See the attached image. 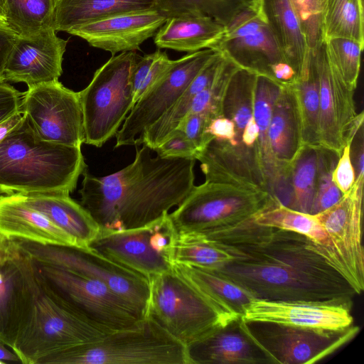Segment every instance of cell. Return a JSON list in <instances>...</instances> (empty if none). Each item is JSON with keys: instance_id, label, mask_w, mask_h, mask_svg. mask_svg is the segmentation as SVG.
Here are the masks:
<instances>
[{"instance_id": "ffe728a7", "label": "cell", "mask_w": 364, "mask_h": 364, "mask_svg": "<svg viewBox=\"0 0 364 364\" xmlns=\"http://www.w3.org/2000/svg\"><path fill=\"white\" fill-rule=\"evenodd\" d=\"M167 19L159 9L127 13L82 25L68 33L114 55L139 49Z\"/></svg>"}, {"instance_id": "7bdbcfd3", "label": "cell", "mask_w": 364, "mask_h": 364, "mask_svg": "<svg viewBox=\"0 0 364 364\" xmlns=\"http://www.w3.org/2000/svg\"><path fill=\"white\" fill-rule=\"evenodd\" d=\"M309 48L315 52L324 41L323 0H290Z\"/></svg>"}, {"instance_id": "db71d44e", "label": "cell", "mask_w": 364, "mask_h": 364, "mask_svg": "<svg viewBox=\"0 0 364 364\" xmlns=\"http://www.w3.org/2000/svg\"><path fill=\"white\" fill-rule=\"evenodd\" d=\"M6 20L5 0H0V23H4Z\"/></svg>"}, {"instance_id": "ee69618b", "label": "cell", "mask_w": 364, "mask_h": 364, "mask_svg": "<svg viewBox=\"0 0 364 364\" xmlns=\"http://www.w3.org/2000/svg\"><path fill=\"white\" fill-rule=\"evenodd\" d=\"M213 119L205 113L188 114L182 120L177 129L197 148L198 151L203 149L214 136L207 130Z\"/></svg>"}, {"instance_id": "4fadbf2b", "label": "cell", "mask_w": 364, "mask_h": 364, "mask_svg": "<svg viewBox=\"0 0 364 364\" xmlns=\"http://www.w3.org/2000/svg\"><path fill=\"white\" fill-rule=\"evenodd\" d=\"M215 50L207 48L175 60L173 66L135 103L115 135L114 148L141 145L145 130L178 100Z\"/></svg>"}, {"instance_id": "f546056e", "label": "cell", "mask_w": 364, "mask_h": 364, "mask_svg": "<svg viewBox=\"0 0 364 364\" xmlns=\"http://www.w3.org/2000/svg\"><path fill=\"white\" fill-rule=\"evenodd\" d=\"M223 60L224 55L215 50L178 100L145 130L141 138V144L154 151L178 127L189 112L195 96L213 81Z\"/></svg>"}, {"instance_id": "60d3db41", "label": "cell", "mask_w": 364, "mask_h": 364, "mask_svg": "<svg viewBox=\"0 0 364 364\" xmlns=\"http://www.w3.org/2000/svg\"><path fill=\"white\" fill-rule=\"evenodd\" d=\"M240 68L224 55V60L215 77L205 89L195 96L188 114L205 113L213 119L223 116V103L228 87L232 77Z\"/></svg>"}, {"instance_id": "f35d334b", "label": "cell", "mask_w": 364, "mask_h": 364, "mask_svg": "<svg viewBox=\"0 0 364 364\" xmlns=\"http://www.w3.org/2000/svg\"><path fill=\"white\" fill-rule=\"evenodd\" d=\"M248 3L246 0H159V9L168 18L203 15L226 26Z\"/></svg>"}, {"instance_id": "52a82bcc", "label": "cell", "mask_w": 364, "mask_h": 364, "mask_svg": "<svg viewBox=\"0 0 364 364\" xmlns=\"http://www.w3.org/2000/svg\"><path fill=\"white\" fill-rule=\"evenodd\" d=\"M276 199L267 191L205 181L195 186L168 218L177 235L203 236L232 230L254 220Z\"/></svg>"}, {"instance_id": "30bf717a", "label": "cell", "mask_w": 364, "mask_h": 364, "mask_svg": "<svg viewBox=\"0 0 364 364\" xmlns=\"http://www.w3.org/2000/svg\"><path fill=\"white\" fill-rule=\"evenodd\" d=\"M14 240L21 251L37 262L104 283L145 317L149 295L146 278L112 262L89 248Z\"/></svg>"}, {"instance_id": "d4e9b609", "label": "cell", "mask_w": 364, "mask_h": 364, "mask_svg": "<svg viewBox=\"0 0 364 364\" xmlns=\"http://www.w3.org/2000/svg\"><path fill=\"white\" fill-rule=\"evenodd\" d=\"M25 201L67 234L77 247L87 248L100 228L87 210L68 194L21 193Z\"/></svg>"}, {"instance_id": "816d5d0a", "label": "cell", "mask_w": 364, "mask_h": 364, "mask_svg": "<svg viewBox=\"0 0 364 364\" xmlns=\"http://www.w3.org/2000/svg\"><path fill=\"white\" fill-rule=\"evenodd\" d=\"M21 363L18 355L0 341V364Z\"/></svg>"}, {"instance_id": "681fc988", "label": "cell", "mask_w": 364, "mask_h": 364, "mask_svg": "<svg viewBox=\"0 0 364 364\" xmlns=\"http://www.w3.org/2000/svg\"><path fill=\"white\" fill-rule=\"evenodd\" d=\"M17 38L18 36L14 31L0 23V81H4V67Z\"/></svg>"}, {"instance_id": "11a10c76", "label": "cell", "mask_w": 364, "mask_h": 364, "mask_svg": "<svg viewBox=\"0 0 364 364\" xmlns=\"http://www.w3.org/2000/svg\"><path fill=\"white\" fill-rule=\"evenodd\" d=\"M246 1H248V2H252V1H255L256 0H246Z\"/></svg>"}, {"instance_id": "f5cc1de1", "label": "cell", "mask_w": 364, "mask_h": 364, "mask_svg": "<svg viewBox=\"0 0 364 364\" xmlns=\"http://www.w3.org/2000/svg\"><path fill=\"white\" fill-rule=\"evenodd\" d=\"M23 113L22 110L8 120L0 124V139L4 136L14 127H15L23 117Z\"/></svg>"}, {"instance_id": "9a60e30c", "label": "cell", "mask_w": 364, "mask_h": 364, "mask_svg": "<svg viewBox=\"0 0 364 364\" xmlns=\"http://www.w3.org/2000/svg\"><path fill=\"white\" fill-rule=\"evenodd\" d=\"M213 49L240 68L269 78L272 66L286 62L255 1L248 3L225 26Z\"/></svg>"}, {"instance_id": "83f0119b", "label": "cell", "mask_w": 364, "mask_h": 364, "mask_svg": "<svg viewBox=\"0 0 364 364\" xmlns=\"http://www.w3.org/2000/svg\"><path fill=\"white\" fill-rule=\"evenodd\" d=\"M159 0H55L53 28L69 33L112 16L159 9Z\"/></svg>"}, {"instance_id": "e0dca14e", "label": "cell", "mask_w": 364, "mask_h": 364, "mask_svg": "<svg viewBox=\"0 0 364 364\" xmlns=\"http://www.w3.org/2000/svg\"><path fill=\"white\" fill-rule=\"evenodd\" d=\"M67 43L53 28L31 37L18 36L4 67V80L23 82L28 87L58 80Z\"/></svg>"}, {"instance_id": "ba28073f", "label": "cell", "mask_w": 364, "mask_h": 364, "mask_svg": "<svg viewBox=\"0 0 364 364\" xmlns=\"http://www.w3.org/2000/svg\"><path fill=\"white\" fill-rule=\"evenodd\" d=\"M136 51L112 55L79 92L84 143L101 147L116 135L134 103L132 74L139 60Z\"/></svg>"}, {"instance_id": "ac0fdd59", "label": "cell", "mask_w": 364, "mask_h": 364, "mask_svg": "<svg viewBox=\"0 0 364 364\" xmlns=\"http://www.w3.org/2000/svg\"><path fill=\"white\" fill-rule=\"evenodd\" d=\"M351 304V301H276L254 299L245 306L241 319L341 330L353 325Z\"/></svg>"}, {"instance_id": "7a4b0ae2", "label": "cell", "mask_w": 364, "mask_h": 364, "mask_svg": "<svg viewBox=\"0 0 364 364\" xmlns=\"http://www.w3.org/2000/svg\"><path fill=\"white\" fill-rule=\"evenodd\" d=\"M146 145L136 146L134 160L105 176L82 174L80 204L101 231L151 225L178 207L195 185L192 158L153 156Z\"/></svg>"}, {"instance_id": "603a6c76", "label": "cell", "mask_w": 364, "mask_h": 364, "mask_svg": "<svg viewBox=\"0 0 364 364\" xmlns=\"http://www.w3.org/2000/svg\"><path fill=\"white\" fill-rule=\"evenodd\" d=\"M268 138L278 177L291 166L304 146L301 119L293 84L281 86L274 103Z\"/></svg>"}, {"instance_id": "3957f363", "label": "cell", "mask_w": 364, "mask_h": 364, "mask_svg": "<svg viewBox=\"0 0 364 364\" xmlns=\"http://www.w3.org/2000/svg\"><path fill=\"white\" fill-rule=\"evenodd\" d=\"M87 171L81 147L45 141L24 114L0 139V191L2 193L70 195Z\"/></svg>"}, {"instance_id": "277c9868", "label": "cell", "mask_w": 364, "mask_h": 364, "mask_svg": "<svg viewBox=\"0 0 364 364\" xmlns=\"http://www.w3.org/2000/svg\"><path fill=\"white\" fill-rule=\"evenodd\" d=\"M32 263L30 293L11 348L21 363L38 364L48 355L106 334L80 319L41 278Z\"/></svg>"}, {"instance_id": "7402d4cb", "label": "cell", "mask_w": 364, "mask_h": 364, "mask_svg": "<svg viewBox=\"0 0 364 364\" xmlns=\"http://www.w3.org/2000/svg\"><path fill=\"white\" fill-rule=\"evenodd\" d=\"M0 233L41 244L77 247L71 237L30 206L19 193L0 195Z\"/></svg>"}, {"instance_id": "2e32d148", "label": "cell", "mask_w": 364, "mask_h": 364, "mask_svg": "<svg viewBox=\"0 0 364 364\" xmlns=\"http://www.w3.org/2000/svg\"><path fill=\"white\" fill-rule=\"evenodd\" d=\"M364 175L331 208L315 215L347 267L358 294L364 289L362 218Z\"/></svg>"}, {"instance_id": "d6986e66", "label": "cell", "mask_w": 364, "mask_h": 364, "mask_svg": "<svg viewBox=\"0 0 364 364\" xmlns=\"http://www.w3.org/2000/svg\"><path fill=\"white\" fill-rule=\"evenodd\" d=\"M154 225L132 230H100L87 248L149 280L173 267L171 260L151 244Z\"/></svg>"}, {"instance_id": "5bb4252c", "label": "cell", "mask_w": 364, "mask_h": 364, "mask_svg": "<svg viewBox=\"0 0 364 364\" xmlns=\"http://www.w3.org/2000/svg\"><path fill=\"white\" fill-rule=\"evenodd\" d=\"M313 53L319 81V146L340 156L363 127V112H356L355 90L346 85L329 63L324 41Z\"/></svg>"}, {"instance_id": "6da1fadb", "label": "cell", "mask_w": 364, "mask_h": 364, "mask_svg": "<svg viewBox=\"0 0 364 364\" xmlns=\"http://www.w3.org/2000/svg\"><path fill=\"white\" fill-rule=\"evenodd\" d=\"M204 237L233 257L211 272L256 299L338 302L358 294L323 249L302 234L254 220Z\"/></svg>"}, {"instance_id": "b9f144b4", "label": "cell", "mask_w": 364, "mask_h": 364, "mask_svg": "<svg viewBox=\"0 0 364 364\" xmlns=\"http://www.w3.org/2000/svg\"><path fill=\"white\" fill-rule=\"evenodd\" d=\"M339 155L336 152L320 147L318 174L315 198L311 210V215L318 214L338 203L343 193L335 185L333 171Z\"/></svg>"}, {"instance_id": "4316f807", "label": "cell", "mask_w": 364, "mask_h": 364, "mask_svg": "<svg viewBox=\"0 0 364 364\" xmlns=\"http://www.w3.org/2000/svg\"><path fill=\"white\" fill-rule=\"evenodd\" d=\"M225 31V26L208 16L171 17L156 33L154 43L159 49L191 53L213 49Z\"/></svg>"}, {"instance_id": "4dcf8cb0", "label": "cell", "mask_w": 364, "mask_h": 364, "mask_svg": "<svg viewBox=\"0 0 364 364\" xmlns=\"http://www.w3.org/2000/svg\"><path fill=\"white\" fill-rule=\"evenodd\" d=\"M256 79L257 74L240 68L231 79L223 103V116L235 124L236 146H231L237 151L250 156L259 154L242 144V135L253 116Z\"/></svg>"}, {"instance_id": "8d00e7d4", "label": "cell", "mask_w": 364, "mask_h": 364, "mask_svg": "<svg viewBox=\"0 0 364 364\" xmlns=\"http://www.w3.org/2000/svg\"><path fill=\"white\" fill-rule=\"evenodd\" d=\"M172 261L206 270H214L232 256L197 234L178 235L172 247Z\"/></svg>"}, {"instance_id": "c3c4849f", "label": "cell", "mask_w": 364, "mask_h": 364, "mask_svg": "<svg viewBox=\"0 0 364 364\" xmlns=\"http://www.w3.org/2000/svg\"><path fill=\"white\" fill-rule=\"evenodd\" d=\"M207 132L215 138L227 141L230 145L236 146L235 124L224 116L213 119Z\"/></svg>"}, {"instance_id": "d6a6232c", "label": "cell", "mask_w": 364, "mask_h": 364, "mask_svg": "<svg viewBox=\"0 0 364 364\" xmlns=\"http://www.w3.org/2000/svg\"><path fill=\"white\" fill-rule=\"evenodd\" d=\"M281 86L267 77L257 75L253 116L259 129V153L269 193L278 171L270 149L268 129L274 103Z\"/></svg>"}, {"instance_id": "d590c367", "label": "cell", "mask_w": 364, "mask_h": 364, "mask_svg": "<svg viewBox=\"0 0 364 364\" xmlns=\"http://www.w3.org/2000/svg\"><path fill=\"white\" fill-rule=\"evenodd\" d=\"M55 0H5L4 25L19 37L53 28Z\"/></svg>"}, {"instance_id": "f907efd6", "label": "cell", "mask_w": 364, "mask_h": 364, "mask_svg": "<svg viewBox=\"0 0 364 364\" xmlns=\"http://www.w3.org/2000/svg\"><path fill=\"white\" fill-rule=\"evenodd\" d=\"M21 254L14 239L0 233V266L16 259Z\"/></svg>"}, {"instance_id": "e575fe53", "label": "cell", "mask_w": 364, "mask_h": 364, "mask_svg": "<svg viewBox=\"0 0 364 364\" xmlns=\"http://www.w3.org/2000/svg\"><path fill=\"white\" fill-rule=\"evenodd\" d=\"M363 0H323L324 40L349 38L364 45Z\"/></svg>"}, {"instance_id": "7c38bea8", "label": "cell", "mask_w": 364, "mask_h": 364, "mask_svg": "<svg viewBox=\"0 0 364 364\" xmlns=\"http://www.w3.org/2000/svg\"><path fill=\"white\" fill-rule=\"evenodd\" d=\"M21 110L42 139L79 147L84 143L79 92L58 80L28 87L23 92Z\"/></svg>"}, {"instance_id": "8992f818", "label": "cell", "mask_w": 364, "mask_h": 364, "mask_svg": "<svg viewBox=\"0 0 364 364\" xmlns=\"http://www.w3.org/2000/svg\"><path fill=\"white\" fill-rule=\"evenodd\" d=\"M38 364H189L186 346L149 317L48 355Z\"/></svg>"}, {"instance_id": "9c48e42d", "label": "cell", "mask_w": 364, "mask_h": 364, "mask_svg": "<svg viewBox=\"0 0 364 364\" xmlns=\"http://www.w3.org/2000/svg\"><path fill=\"white\" fill-rule=\"evenodd\" d=\"M31 259L41 278L68 306L101 332L130 328L144 318L104 283Z\"/></svg>"}, {"instance_id": "bcb514c9", "label": "cell", "mask_w": 364, "mask_h": 364, "mask_svg": "<svg viewBox=\"0 0 364 364\" xmlns=\"http://www.w3.org/2000/svg\"><path fill=\"white\" fill-rule=\"evenodd\" d=\"M332 178L335 185L343 194L354 184L355 175L350 156V144H347L342 149L333 171Z\"/></svg>"}, {"instance_id": "f1b7e54d", "label": "cell", "mask_w": 364, "mask_h": 364, "mask_svg": "<svg viewBox=\"0 0 364 364\" xmlns=\"http://www.w3.org/2000/svg\"><path fill=\"white\" fill-rule=\"evenodd\" d=\"M254 220L259 225L294 231L312 240L323 249L332 265L353 287L352 277L347 267L315 215L287 208L276 200L259 213Z\"/></svg>"}, {"instance_id": "7dc6e473", "label": "cell", "mask_w": 364, "mask_h": 364, "mask_svg": "<svg viewBox=\"0 0 364 364\" xmlns=\"http://www.w3.org/2000/svg\"><path fill=\"white\" fill-rule=\"evenodd\" d=\"M23 96L6 81H0V124L21 111Z\"/></svg>"}, {"instance_id": "1f68e13d", "label": "cell", "mask_w": 364, "mask_h": 364, "mask_svg": "<svg viewBox=\"0 0 364 364\" xmlns=\"http://www.w3.org/2000/svg\"><path fill=\"white\" fill-rule=\"evenodd\" d=\"M173 267L200 291L240 316L247 304L256 299L247 290L211 271L180 264H173Z\"/></svg>"}, {"instance_id": "484cf974", "label": "cell", "mask_w": 364, "mask_h": 364, "mask_svg": "<svg viewBox=\"0 0 364 364\" xmlns=\"http://www.w3.org/2000/svg\"><path fill=\"white\" fill-rule=\"evenodd\" d=\"M255 4L285 61L297 75L308 63L311 51L290 0H256Z\"/></svg>"}, {"instance_id": "74e56055", "label": "cell", "mask_w": 364, "mask_h": 364, "mask_svg": "<svg viewBox=\"0 0 364 364\" xmlns=\"http://www.w3.org/2000/svg\"><path fill=\"white\" fill-rule=\"evenodd\" d=\"M319 148L303 146L291 164L293 209L304 213H311L315 198L318 174Z\"/></svg>"}, {"instance_id": "8fae6325", "label": "cell", "mask_w": 364, "mask_h": 364, "mask_svg": "<svg viewBox=\"0 0 364 364\" xmlns=\"http://www.w3.org/2000/svg\"><path fill=\"white\" fill-rule=\"evenodd\" d=\"M242 331L270 363L311 364L328 356L359 331L351 326L341 330L299 327L271 321H245Z\"/></svg>"}, {"instance_id": "44dd1931", "label": "cell", "mask_w": 364, "mask_h": 364, "mask_svg": "<svg viewBox=\"0 0 364 364\" xmlns=\"http://www.w3.org/2000/svg\"><path fill=\"white\" fill-rule=\"evenodd\" d=\"M240 318L186 346L189 364L270 363L242 331Z\"/></svg>"}, {"instance_id": "5b68a950", "label": "cell", "mask_w": 364, "mask_h": 364, "mask_svg": "<svg viewBox=\"0 0 364 364\" xmlns=\"http://www.w3.org/2000/svg\"><path fill=\"white\" fill-rule=\"evenodd\" d=\"M149 282L145 317L186 346L241 318L191 284L173 267Z\"/></svg>"}, {"instance_id": "cb8c5ba5", "label": "cell", "mask_w": 364, "mask_h": 364, "mask_svg": "<svg viewBox=\"0 0 364 364\" xmlns=\"http://www.w3.org/2000/svg\"><path fill=\"white\" fill-rule=\"evenodd\" d=\"M0 266V341L12 348L30 293L31 259L22 251Z\"/></svg>"}, {"instance_id": "f6af8a7d", "label": "cell", "mask_w": 364, "mask_h": 364, "mask_svg": "<svg viewBox=\"0 0 364 364\" xmlns=\"http://www.w3.org/2000/svg\"><path fill=\"white\" fill-rule=\"evenodd\" d=\"M154 151L156 153V155L163 158L195 159L198 152L195 145L188 139L183 132L179 129L173 131Z\"/></svg>"}, {"instance_id": "836d02e7", "label": "cell", "mask_w": 364, "mask_h": 364, "mask_svg": "<svg viewBox=\"0 0 364 364\" xmlns=\"http://www.w3.org/2000/svg\"><path fill=\"white\" fill-rule=\"evenodd\" d=\"M301 119L304 146L318 142L319 81L314 53L293 83Z\"/></svg>"}, {"instance_id": "9f6ffc18", "label": "cell", "mask_w": 364, "mask_h": 364, "mask_svg": "<svg viewBox=\"0 0 364 364\" xmlns=\"http://www.w3.org/2000/svg\"><path fill=\"white\" fill-rule=\"evenodd\" d=\"M1 193H1V191H0V195H1Z\"/></svg>"}, {"instance_id": "ab89813d", "label": "cell", "mask_w": 364, "mask_h": 364, "mask_svg": "<svg viewBox=\"0 0 364 364\" xmlns=\"http://www.w3.org/2000/svg\"><path fill=\"white\" fill-rule=\"evenodd\" d=\"M327 58L346 85L355 90L360 68L363 44L343 38L324 40Z\"/></svg>"}]
</instances>
